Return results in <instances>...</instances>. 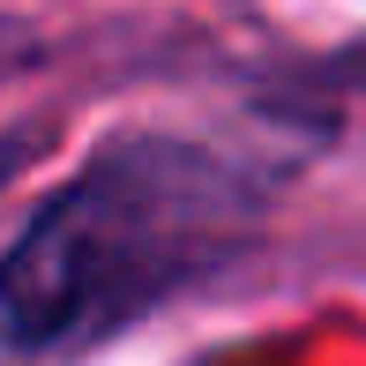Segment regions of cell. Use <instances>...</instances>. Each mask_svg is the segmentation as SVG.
<instances>
[{"label":"cell","mask_w":366,"mask_h":366,"mask_svg":"<svg viewBox=\"0 0 366 366\" xmlns=\"http://www.w3.org/2000/svg\"><path fill=\"white\" fill-rule=\"evenodd\" d=\"M15 164H23V142H0V179H8Z\"/></svg>","instance_id":"obj_2"},{"label":"cell","mask_w":366,"mask_h":366,"mask_svg":"<svg viewBox=\"0 0 366 366\" xmlns=\"http://www.w3.org/2000/svg\"><path fill=\"white\" fill-rule=\"evenodd\" d=\"M277 172L187 135H120L0 247V352L45 359L127 329L254 239Z\"/></svg>","instance_id":"obj_1"}]
</instances>
